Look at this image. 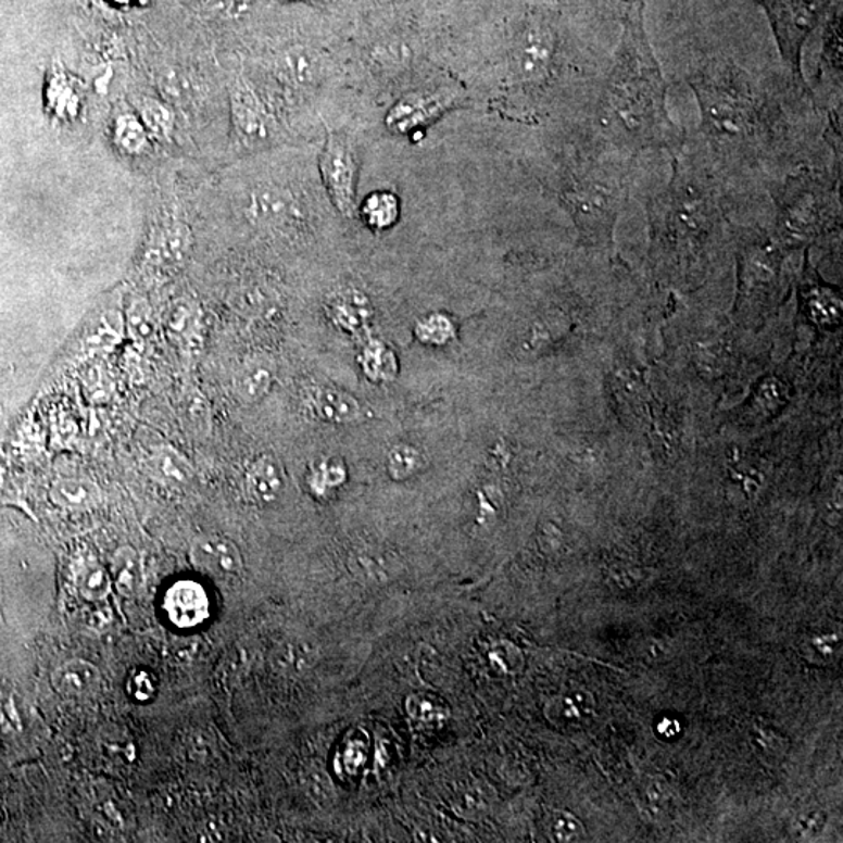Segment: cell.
Wrapping results in <instances>:
<instances>
[{"instance_id": "cell-23", "label": "cell", "mask_w": 843, "mask_h": 843, "mask_svg": "<svg viewBox=\"0 0 843 843\" xmlns=\"http://www.w3.org/2000/svg\"><path fill=\"white\" fill-rule=\"evenodd\" d=\"M148 469L156 481L167 486L187 485L192 477L191 463L173 445L156 446L149 455Z\"/></svg>"}, {"instance_id": "cell-11", "label": "cell", "mask_w": 843, "mask_h": 843, "mask_svg": "<svg viewBox=\"0 0 843 843\" xmlns=\"http://www.w3.org/2000/svg\"><path fill=\"white\" fill-rule=\"evenodd\" d=\"M453 95L449 89L427 91L416 89L402 96L386 113L385 124L395 135H411L433 124L450 106Z\"/></svg>"}, {"instance_id": "cell-49", "label": "cell", "mask_w": 843, "mask_h": 843, "mask_svg": "<svg viewBox=\"0 0 843 843\" xmlns=\"http://www.w3.org/2000/svg\"><path fill=\"white\" fill-rule=\"evenodd\" d=\"M255 0H228V10L231 13H241Z\"/></svg>"}, {"instance_id": "cell-4", "label": "cell", "mask_w": 843, "mask_h": 843, "mask_svg": "<svg viewBox=\"0 0 843 843\" xmlns=\"http://www.w3.org/2000/svg\"><path fill=\"white\" fill-rule=\"evenodd\" d=\"M620 153L581 160L561 189V200L586 246L606 256L614 255L617 221L630 192V162Z\"/></svg>"}, {"instance_id": "cell-9", "label": "cell", "mask_w": 843, "mask_h": 843, "mask_svg": "<svg viewBox=\"0 0 843 843\" xmlns=\"http://www.w3.org/2000/svg\"><path fill=\"white\" fill-rule=\"evenodd\" d=\"M235 144L244 150L266 148L277 135V121L249 78L239 75L230 89Z\"/></svg>"}, {"instance_id": "cell-50", "label": "cell", "mask_w": 843, "mask_h": 843, "mask_svg": "<svg viewBox=\"0 0 843 843\" xmlns=\"http://www.w3.org/2000/svg\"><path fill=\"white\" fill-rule=\"evenodd\" d=\"M284 2H300V0H284Z\"/></svg>"}, {"instance_id": "cell-17", "label": "cell", "mask_w": 843, "mask_h": 843, "mask_svg": "<svg viewBox=\"0 0 843 843\" xmlns=\"http://www.w3.org/2000/svg\"><path fill=\"white\" fill-rule=\"evenodd\" d=\"M81 89L62 67H53L46 84V105L59 121H74L81 109Z\"/></svg>"}, {"instance_id": "cell-3", "label": "cell", "mask_w": 843, "mask_h": 843, "mask_svg": "<svg viewBox=\"0 0 843 843\" xmlns=\"http://www.w3.org/2000/svg\"><path fill=\"white\" fill-rule=\"evenodd\" d=\"M703 135L727 162L753 163L773 137V112L752 77L732 62H714L688 77Z\"/></svg>"}, {"instance_id": "cell-47", "label": "cell", "mask_w": 843, "mask_h": 843, "mask_svg": "<svg viewBox=\"0 0 843 843\" xmlns=\"http://www.w3.org/2000/svg\"><path fill=\"white\" fill-rule=\"evenodd\" d=\"M152 317H150V310L148 303L138 300L128 311V324H130L131 331H135L141 338H146L149 335L150 328H152Z\"/></svg>"}, {"instance_id": "cell-41", "label": "cell", "mask_w": 843, "mask_h": 843, "mask_svg": "<svg viewBox=\"0 0 843 843\" xmlns=\"http://www.w3.org/2000/svg\"><path fill=\"white\" fill-rule=\"evenodd\" d=\"M127 692L135 702L149 703L159 694V680L148 670H135L127 681Z\"/></svg>"}, {"instance_id": "cell-45", "label": "cell", "mask_w": 843, "mask_h": 843, "mask_svg": "<svg viewBox=\"0 0 843 843\" xmlns=\"http://www.w3.org/2000/svg\"><path fill=\"white\" fill-rule=\"evenodd\" d=\"M649 574L641 567L621 566L609 570L608 580L614 589L634 591L645 583Z\"/></svg>"}, {"instance_id": "cell-42", "label": "cell", "mask_w": 843, "mask_h": 843, "mask_svg": "<svg viewBox=\"0 0 843 843\" xmlns=\"http://www.w3.org/2000/svg\"><path fill=\"white\" fill-rule=\"evenodd\" d=\"M842 42H841V28H839V21H834L828 34L827 41H825L823 48V63L825 67H820L821 73H831L839 80L842 78Z\"/></svg>"}, {"instance_id": "cell-46", "label": "cell", "mask_w": 843, "mask_h": 843, "mask_svg": "<svg viewBox=\"0 0 843 843\" xmlns=\"http://www.w3.org/2000/svg\"><path fill=\"white\" fill-rule=\"evenodd\" d=\"M825 821L827 816L823 810L814 809V807L802 810L794 821L795 834L802 839H814L823 830Z\"/></svg>"}, {"instance_id": "cell-15", "label": "cell", "mask_w": 843, "mask_h": 843, "mask_svg": "<svg viewBox=\"0 0 843 843\" xmlns=\"http://www.w3.org/2000/svg\"><path fill=\"white\" fill-rule=\"evenodd\" d=\"M285 471L274 456L263 455L250 464L246 474V489L250 499L260 505L277 502L285 491Z\"/></svg>"}, {"instance_id": "cell-14", "label": "cell", "mask_w": 843, "mask_h": 843, "mask_svg": "<svg viewBox=\"0 0 843 843\" xmlns=\"http://www.w3.org/2000/svg\"><path fill=\"white\" fill-rule=\"evenodd\" d=\"M800 295H802L803 309L814 323L825 327L841 320V292L834 286L825 284L807 260Z\"/></svg>"}, {"instance_id": "cell-30", "label": "cell", "mask_w": 843, "mask_h": 843, "mask_svg": "<svg viewBox=\"0 0 843 843\" xmlns=\"http://www.w3.org/2000/svg\"><path fill=\"white\" fill-rule=\"evenodd\" d=\"M112 581L121 595L131 596L137 592L141 569L137 552L130 546H123L114 553L112 561Z\"/></svg>"}, {"instance_id": "cell-37", "label": "cell", "mask_w": 843, "mask_h": 843, "mask_svg": "<svg viewBox=\"0 0 843 843\" xmlns=\"http://www.w3.org/2000/svg\"><path fill=\"white\" fill-rule=\"evenodd\" d=\"M363 366L374 380H388L394 377L398 370L394 356L381 344L369 345L363 355Z\"/></svg>"}, {"instance_id": "cell-32", "label": "cell", "mask_w": 843, "mask_h": 843, "mask_svg": "<svg viewBox=\"0 0 843 843\" xmlns=\"http://www.w3.org/2000/svg\"><path fill=\"white\" fill-rule=\"evenodd\" d=\"M489 803H491V798H489L488 791H486L485 785L477 784V782L463 785L453 796V809L458 816L466 817V819H478V817L483 816L488 810Z\"/></svg>"}, {"instance_id": "cell-40", "label": "cell", "mask_w": 843, "mask_h": 843, "mask_svg": "<svg viewBox=\"0 0 843 843\" xmlns=\"http://www.w3.org/2000/svg\"><path fill=\"white\" fill-rule=\"evenodd\" d=\"M123 331V316L116 310H106L100 314L92 327L91 341L98 345H110L117 341V335Z\"/></svg>"}, {"instance_id": "cell-5", "label": "cell", "mask_w": 843, "mask_h": 843, "mask_svg": "<svg viewBox=\"0 0 843 843\" xmlns=\"http://www.w3.org/2000/svg\"><path fill=\"white\" fill-rule=\"evenodd\" d=\"M770 192L777 209L773 238L785 250L813 244L820 236L841 227L838 188L816 171L803 167Z\"/></svg>"}, {"instance_id": "cell-48", "label": "cell", "mask_w": 843, "mask_h": 843, "mask_svg": "<svg viewBox=\"0 0 843 843\" xmlns=\"http://www.w3.org/2000/svg\"><path fill=\"white\" fill-rule=\"evenodd\" d=\"M667 652H669V646H667L666 642L657 641V639H649L644 646L646 657H664Z\"/></svg>"}, {"instance_id": "cell-33", "label": "cell", "mask_w": 843, "mask_h": 843, "mask_svg": "<svg viewBox=\"0 0 843 843\" xmlns=\"http://www.w3.org/2000/svg\"><path fill=\"white\" fill-rule=\"evenodd\" d=\"M425 461L419 450L411 445H395L388 455V471L394 480H406L421 470Z\"/></svg>"}, {"instance_id": "cell-28", "label": "cell", "mask_w": 843, "mask_h": 843, "mask_svg": "<svg viewBox=\"0 0 843 843\" xmlns=\"http://www.w3.org/2000/svg\"><path fill=\"white\" fill-rule=\"evenodd\" d=\"M350 567L361 580L369 583H383L394 574L395 563L389 558L388 553L378 549H363L353 553L350 558Z\"/></svg>"}, {"instance_id": "cell-7", "label": "cell", "mask_w": 843, "mask_h": 843, "mask_svg": "<svg viewBox=\"0 0 843 843\" xmlns=\"http://www.w3.org/2000/svg\"><path fill=\"white\" fill-rule=\"evenodd\" d=\"M763 7L777 39L782 63L791 71L792 78L806 88L803 81L802 55L809 35L827 16L832 0H753Z\"/></svg>"}, {"instance_id": "cell-22", "label": "cell", "mask_w": 843, "mask_h": 843, "mask_svg": "<svg viewBox=\"0 0 843 843\" xmlns=\"http://www.w3.org/2000/svg\"><path fill=\"white\" fill-rule=\"evenodd\" d=\"M363 223L374 231H385L399 223L402 205L399 196L388 189L370 192L358 206Z\"/></svg>"}, {"instance_id": "cell-18", "label": "cell", "mask_w": 843, "mask_h": 843, "mask_svg": "<svg viewBox=\"0 0 843 843\" xmlns=\"http://www.w3.org/2000/svg\"><path fill=\"white\" fill-rule=\"evenodd\" d=\"M328 314L345 331H361L369 325L374 311L369 299L356 289L336 292L328 300Z\"/></svg>"}, {"instance_id": "cell-27", "label": "cell", "mask_w": 843, "mask_h": 843, "mask_svg": "<svg viewBox=\"0 0 843 843\" xmlns=\"http://www.w3.org/2000/svg\"><path fill=\"white\" fill-rule=\"evenodd\" d=\"M317 649L303 639H291L275 649L273 664L285 675L305 674L316 663Z\"/></svg>"}, {"instance_id": "cell-25", "label": "cell", "mask_w": 843, "mask_h": 843, "mask_svg": "<svg viewBox=\"0 0 843 843\" xmlns=\"http://www.w3.org/2000/svg\"><path fill=\"white\" fill-rule=\"evenodd\" d=\"M277 74L292 87H311L320 74L319 59L311 50H288L277 62Z\"/></svg>"}, {"instance_id": "cell-26", "label": "cell", "mask_w": 843, "mask_h": 843, "mask_svg": "<svg viewBox=\"0 0 843 843\" xmlns=\"http://www.w3.org/2000/svg\"><path fill=\"white\" fill-rule=\"evenodd\" d=\"M113 138L121 152L139 156L149 149V131L141 117L128 110H121L113 121Z\"/></svg>"}, {"instance_id": "cell-16", "label": "cell", "mask_w": 843, "mask_h": 843, "mask_svg": "<svg viewBox=\"0 0 843 843\" xmlns=\"http://www.w3.org/2000/svg\"><path fill=\"white\" fill-rule=\"evenodd\" d=\"M306 410L314 419L325 424H350L361 417V406L345 392L331 388H317L306 399Z\"/></svg>"}, {"instance_id": "cell-29", "label": "cell", "mask_w": 843, "mask_h": 843, "mask_svg": "<svg viewBox=\"0 0 843 843\" xmlns=\"http://www.w3.org/2000/svg\"><path fill=\"white\" fill-rule=\"evenodd\" d=\"M138 116L141 117L150 138L159 141H167L175 127V114L169 103L163 100L146 98L138 106Z\"/></svg>"}, {"instance_id": "cell-34", "label": "cell", "mask_w": 843, "mask_h": 843, "mask_svg": "<svg viewBox=\"0 0 843 843\" xmlns=\"http://www.w3.org/2000/svg\"><path fill=\"white\" fill-rule=\"evenodd\" d=\"M406 709L414 720L424 725L442 724L449 717V707L433 695L417 694L410 696Z\"/></svg>"}, {"instance_id": "cell-43", "label": "cell", "mask_w": 843, "mask_h": 843, "mask_svg": "<svg viewBox=\"0 0 843 843\" xmlns=\"http://www.w3.org/2000/svg\"><path fill=\"white\" fill-rule=\"evenodd\" d=\"M550 834L556 842H575L583 839L584 830L570 814L559 813L550 821Z\"/></svg>"}, {"instance_id": "cell-12", "label": "cell", "mask_w": 843, "mask_h": 843, "mask_svg": "<svg viewBox=\"0 0 843 843\" xmlns=\"http://www.w3.org/2000/svg\"><path fill=\"white\" fill-rule=\"evenodd\" d=\"M163 608L174 627L191 630L209 619L210 596L198 581L180 580L167 589Z\"/></svg>"}, {"instance_id": "cell-31", "label": "cell", "mask_w": 843, "mask_h": 843, "mask_svg": "<svg viewBox=\"0 0 843 843\" xmlns=\"http://www.w3.org/2000/svg\"><path fill=\"white\" fill-rule=\"evenodd\" d=\"M77 588L87 602H100L112 592V575L99 564H89L78 575Z\"/></svg>"}, {"instance_id": "cell-21", "label": "cell", "mask_w": 843, "mask_h": 843, "mask_svg": "<svg viewBox=\"0 0 843 843\" xmlns=\"http://www.w3.org/2000/svg\"><path fill=\"white\" fill-rule=\"evenodd\" d=\"M594 696L574 689L550 700L545 706V716L558 727H578L594 714Z\"/></svg>"}, {"instance_id": "cell-8", "label": "cell", "mask_w": 843, "mask_h": 843, "mask_svg": "<svg viewBox=\"0 0 843 843\" xmlns=\"http://www.w3.org/2000/svg\"><path fill=\"white\" fill-rule=\"evenodd\" d=\"M556 37L541 20L525 24L509 52V73L525 88L545 85L555 71Z\"/></svg>"}, {"instance_id": "cell-35", "label": "cell", "mask_w": 843, "mask_h": 843, "mask_svg": "<svg viewBox=\"0 0 843 843\" xmlns=\"http://www.w3.org/2000/svg\"><path fill=\"white\" fill-rule=\"evenodd\" d=\"M345 477L348 474L339 461L324 460L311 470L310 486L317 494H327L331 489L344 483Z\"/></svg>"}, {"instance_id": "cell-1", "label": "cell", "mask_w": 843, "mask_h": 843, "mask_svg": "<svg viewBox=\"0 0 843 843\" xmlns=\"http://www.w3.org/2000/svg\"><path fill=\"white\" fill-rule=\"evenodd\" d=\"M599 123L621 153L684 148V131L667 109V85L645 30V5L631 0L621 16L619 46L599 102Z\"/></svg>"}, {"instance_id": "cell-6", "label": "cell", "mask_w": 843, "mask_h": 843, "mask_svg": "<svg viewBox=\"0 0 843 843\" xmlns=\"http://www.w3.org/2000/svg\"><path fill=\"white\" fill-rule=\"evenodd\" d=\"M784 248L759 230H744L739 238L735 313L756 320L773 310L784 294Z\"/></svg>"}, {"instance_id": "cell-44", "label": "cell", "mask_w": 843, "mask_h": 843, "mask_svg": "<svg viewBox=\"0 0 843 843\" xmlns=\"http://www.w3.org/2000/svg\"><path fill=\"white\" fill-rule=\"evenodd\" d=\"M642 802L652 814L666 813L670 805L669 785L660 780H650L642 789Z\"/></svg>"}, {"instance_id": "cell-13", "label": "cell", "mask_w": 843, "mask_h": 843, "mask_svg": "<svg viewBox=\"0 0 843 843\" xmlns=\"http://www.w3.org/2000/svg\"><path fill=\"white\" fill-rule=\"evenodd\" d=\"M191 561L200 570L223 580L239 577L244 570V559L238 546L223 536H205L196 541Z\"/></svg>"}, {"instance_id": "cell-36", "label": "cell", "mask_w": 843, "mask_h": 843, "mask_svg": "<svg viewBox=\"0 0 843 843\" xmlns=\"http://www.w3.org/2000/svg\"><path fill=\"white\" fill-rule=\"evenodd\" d=\"M289 211L288 200L275 191H264L253 199L252 214L263 224H274L284 219Z\"/></svg>"}, {"instance_id": "cell-19", "label": "cell", "mask_w": 843, "mask_h": 843, "mask_svg": "<svg viewBox=\"0 0 843 843\" xmlns=\"http://www.w3.org/2000/svg\"><path fill=\"white\" fill-rule=\"evenodd\" d=\"M52 502L70 513H85L98 508L102 492L95 481L85 477L60 478L50 489Z\"/></svg>"}, {"instance_id": "cell-2", "label": "cell", "mask_w": 843, "mask_h": 843, "mask_svg": "<svg viewBox=\"0 0 843 843\" xmlns=\"http://www.w3.org/2000/svg\"><path fill=\"white\" fill-rule=\"evenodd\" d=\"M670 156L669 184L646 202L649 256L664 280L691 288L709 269L724 209L719 184L706 163L682 149Z\"/></svg>"}, {"instance_id": "cell-24", "label": "cell", "mask_w": 843, "mask_h": 843, "mask_svg": "<svg viewBox=\"0 0 843 843\" xmlns=\"http://www.w3.org/2000/svg\"><path fill=\"white\" fill-rule=\"evenodd\" d=\"M274 383V369L269 361L252 360L235 375L234 389L246 403H259L269 394Z\"/></svg>"}, {"instance_id": "cell-10", "label": "cell", "mask_w": 843, "mask_h": 843, "mask_svg": "<svg viewBox=\"0 0 843 843\" xmlns=\"http://www.w3.org/2000/svg\"><path fill=\"white\" fill-rule=\"evenodd\" d=\"M325 189L339 213L353 216L358 210L360 162L355 146L341 134H330L319 160Z\"/></svg>"}, {"instance_id": "cell-39", "label": "cell", "mask_w": 843, "mask_h": 843, "mask_svg": "<svg viewBox=\"0 0 843 843\" xmlns=\"http://www.w3.org/2000/svg\"><path fill=\"white\" fill-rule=\"evenodd\" d=\"M750 742H752L755 752L760 753L764 757H777L785 753L784 738L766 725H756L753 728Z\"/></svg>"}, {"instance_id": "cell-38", "label": "cell", "mask_w": 843, "mask_h": 843, "mask_svg": "<svg viewBox=\"0 0 843 843\" xmlns=\"http://www.w3.org/2000/svg\"><path fill=\"white\" fill-rule=\"evenodd\" d=\"M416 331L420 341L427 342V344L441 345L450 341V338L455 334V327H453L452 320L445 314L436 313L421 319L417 324Z\"/></svg>"}, {"instance_id": "cell-20", "label": "cell", "mask_w": 843, "mask_h": 843, "mask_svg": "<svg viewBox=\"0 0 843 843\" xmlns=\"http://www.w3.org/2000/svg\"><path fill=\"white\" fill-rule=\"evenodd\" d=\"M100 670L85 659H70L53 674V685L67 699L95 694L100 684Z\"/></svg>"}]
</instances>
